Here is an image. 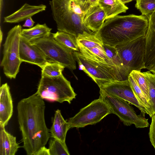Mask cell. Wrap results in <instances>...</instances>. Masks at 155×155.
Instances as JSON below:
<instances>
[{"instance_id":"cell-1","label":"cell","mask_w":155,"mask_h":155,"mask_svg":"<svg viewBox=\"0 0 155 155\" xmlns=\"http://www.w3.org/2000/svg\"><path fill=\"white\" fill-rule=\"evenodd\" d=\"M45 108L43 99L36 93L18 103V121L23 147L28 155H36L49 139L45 120Z\"/></svg>"},{"instance_id":"cell-2","label":"cell","mask_w":155,"mask_h":155,"mask_svg":"<svg viewBox=\"0 0 155 155\" xmlns=\"http://www.w3.org/2000/svg\"><path fill=\"white\" fill-rule=\"evenodd\" d=\"M148 23L144 15H117L106 19L95 35L104 44L115 47L145 36Z\"/></svg>"},{"instance_id":"cell-3","label":"cell","mask_w":155,"mask_h":155,"mask_svg":"<svg viewBox=\"0 0 155 155\" xmlns=\"http://www.w3.org/2000/svg\"><path fill=\"white\" fill-rule=\"evenodd\" d=\"M49 4L58 31L77 37L84 31L94 33L84 25V13L78 0H51Z\"/></svg>"},{"instance_id":"cell-4","label":"cell","mask_w":155,"mask_h":155,"mask_svg":"<svg viewBox=\"0 0 155 155\" xmlns=\"http://www.w3.org/2000/svg\"><path fill=\"white\" fill-rule=\"evenodd\" d=\"M74 54L80 69L97 84L102 82L128 79L120 68L114 64L88 58L79 52L74 51Z\"/></svg>"},{"instance_id":"cell-5","label":"cell","mask_w":155,"mask_h":155,"mask_svg":"<svg viewBox=\"0 0 155 155\" xmlns=\"http://www.w3.org/2000/svg\"><path fill=\"white\" fill-rule=\"evenodd\" d=\"M36 93L43 99L69 104L77 95L62 74L56 77H41Z\"/></svg>"},{"instance_id":"cell-6","label":"cell","mask_w":155,"mask_h":155,"mask_svg":"<svg viewBox=\"0 0 155 155\" xmlns=\"http://www.w3.org/2000/svg\"><path fill=\"white\" fill-rule=\"evenodd\" d=\"M22 30L20 25H15L8 32L3 44V56L0 66L8 78H15L22 61L19 56V43Z\"/></svg>"},{"instance_id":"cell-7","label":"cell","mask_w":155,"mask_h":155,"mask_svg":"<svg viewBox=\"0 0 155 155\" xmlns=\"http://www.w3.org/2000/svg\"><path fill=\"white\" fill-rule=\"evenodd\" d=\"M145 36L116 45L128 77L133 70L146 69L145 63Z\"/></svg>"},{"instance_id":"cell-8","label":"cell","mask_w":155,"mask_h":155,"mask_svg":"<svg viewBox=\"0 0 155 155\" xmlns=\"http://www.w3.org/2000/svg\"><path fill=\"white\" fill-rule=\"evenodd\" d=\"M31 42L42 51L49 61L58 63L70 69H76L74 51L56 41L52 33L48 37Z\"/></svg>"},{"instance_id":"cell-9","label":"cell","mask_w":155,"mask_h":155,"mask_svg":"<svg viewBox=\"0 0 155 155\" xmlns=\"http://www.w3.org/2000/svg\"><path fill=\"white\" fill-rule=\"evenodd\" d=\"M100 96L110 107L112 114L118 117L127 126L134 124L137 128H143L149 126L148 119L143 113L137 115L134 109L127 101L120 98L110 96L100 91Z\"/></svg>"},{"instance_id":"cell-10","label":"cell","mask_w":155,"mask_h":155,"mask_svg":"<svg viewBox=\"0 0 155 155\" xmlns=\"http://www.w3.org/2000/svg\"><path fill=\"white\" fill-rule=\"evenodd\" d=\"M111 114L109 106L100 96L81 109L75 116L70 118L68 122L70 129L82 128L96 124Z\"/></svg>"},{"instance_id":"cell-11","label":"cell","mask_w":155,"mask_h":155,"mask_svg":"<svg viewBox=\"0 0 155 155\" xmlns=\"http://www.w3.org/2000/svg\"><path fill=\"white\" fill-rule=\"evenodd\" d=\"M100 91L107 95L122 99L138 108L141 112L153 115L140 103L135 94L128 79L101 82L97 84Z\"/></svg>"},{"instance_id":"cell-12","label":"cell","mask_w":155,"mask_h":155,"mask_svg":"<svg viewBox=\"0 0 155 155\" xmlns=\"http://www.w3.org/2000/svg\"><path fill=\"white\" fill-rule=\"evenodd\" d=\"M19 51L20 58L22 62L37 65L41 69L47 62H50L39 48L21 36Z\"/></svg>"},{"instance_id":"cell-13","label":"cell","mask_w":155,"mask_h":155,"mask_svg":"<svg viewBox=\"0 0 155 155\" xmlns=\"http://www.w3.org/2000/svg\"><path fill=\"white\" fill-rule=\"evenodd\" d=\"M13 112V101L10 88L7 83L0 88V127H5L8 124Z\"/></svg>"},{"instance_id":"cell-14","label":"cell","mask_w":155,"mask_h":155,"mask_svg":"<svg viewBox=\"0 0 155 155\" xmlns=\"http://www.w3.org/2000/svg\"><path fill=\"white\" fill-rule=\"evenodd\" d=\"M106 18L104 11L97 3L91 7L85 14L83 22L87 29L95 33L101 28Z\"/></svg>"},{"instance_id":"cell-15","label":"cell","mask_w":155,"mask_h":155,"mask_svg":"<svg viewBox=\"0 0 155 155\" xmlns=\"http://www.w3.org/2000/svg\"><path fill=\"white\" fill-rule=\"evenodd\" d=\"M147 17L149 23L145 35V59L148 62L155 64V10Z\"/></svg>"},{"instance_id":"cell-16","label":"cell","mask_w":155,"mask_h":155,"mask_svg":"<svg viewBox=\"0 0 155 155\" xmlns=\"http://www.w3.org/2000/svg\"><path fill=\"white\" fill-rule=\"evenodd\" d=\"M46 8V6L43 4L33 5L26 3L18 10L5 17L4 22L9 23H18L45 10Z\"/></svg>"},{"instance_id":"cell-17","label":"cell","mask_w":155,"mask_h":155,"mask_svg":"<svg viewBox=\"0 0 155 155\" xmlns=\"http://www.w3.org/2000/svg\"><path fill=\"white\" fill-rule=\"evenodd\" d=\"M70 129L68 122L63 118L60 110L57 109L55 111L50 130L51 137L65 142L66 134Z\"/></svg>"},{"instance_id":"cell-18","label":"cell","mask_w":155,"mask_h":155,"mask_svg":"<svg viewBox=\"0 0 155 155\" xmlns=\"http://www.w3.org/2000/svg\"><path fill=\"white\" fill-rule=\"evenodd\" d=\"M0 127V155H15L20 147L15 137Z\"/></svg>"},{"instance_id":"cell-19","label":"cell","mask_w":155,"mask_h":155,"mask_svg":"<svg viewBox=\"0 0 155 155\" xmlns=\"http://www.w3.org/2000/svg\"><path fill=\"white\" fill-rule=\"evenodd\" d=\"M97 4L104 11L106 19L125 12L128 9L120 0H99Z\"/></svg>"},{"instance_id":"cell-20","label":"cell","mask_w":155,"mask_h":155,"mask_svg":"<svg viewBox=\"0 0 155 155\" xmlns=\"http://www.w3.org/2000/svg\"><path fill=\"white\" fill-rule=\"evenodd\" d=\"M51 30L45 23L38 24L31 28L22 29L21 36L27 40L31 42L49 36L51 34Z\"/></svg>"},{"instance_id":"cell-21","label":"cell","mask_w":155,"mask_h":155,"mask_svg":"<svg viewBox=\"0 0 155 155\" xmlns=\"http://www.w3.org/2000/svg\"><path fill=\"white\" fill-rule=\"evenodd\" d=\"M95 33L92 34L84 31L79 34L77 37L78 47L87 48L103 47V43L95 35Z\"/></svg>"},{"instance_id":"cell-22","label":"cell","mask_w":155,"mask_h":155,"mask_svg":"<svg viewBox=\"0 0 155 155\" xmlns=\"http://www.w3.org/2000/svg\"><path fill=\"white\" fill-rule=\"evenodd\" d=\"M54 38L56 41L71 48L74 51L79 52L77 37L72 35L63 31H58L52 33Z\"/></svg>"},{"instance_id":"cell-23","label":"cell","mask_w":155,"mask_h":155,"mask_svg":"<svg viewBox=\"0 0 155 155\" xmlns=\"http://www.w3.org/2000/svg\"><path fill=\"white\" fill-rule=\"evenodd\" d=\"M78 47L80 52L88 58L114 64L106 55L103 47L89 48Z\"/></svg>"},{"instance_id":"cell-24","label":"cell","mask_w":155,"mask_h":155,"mask_svg":"<svg viewBox=\"0 0 155 155\" xmlns=\"http://www.w3.org/2000/svg\"><path fill=\"white\" fill-rule=\"evenodd\" d=\"M65 67L58 63L47 62L41 68V77H56L60 76Z\"/></svg>"},{"instance_id":"cell-25","label":"cell","mask_w":155,"mask_h":155,"mask_svg":"<svg viewBox=\"0 0 155 155\" xmlns=\"http://www.w3.org/2000/svg\"><path fill=\"white\" fill-rule=\"evenodd\" d=\"M146 79L148 89L149 102L153 115L155 114V74L150 71L143 72Z\"/></svg>"},{"instance_id":"cell-26","label":"cell","mask_w":155,"mask_h":155,"mask_svg":"<svg viewBox=\"0 0 155 155\" xmlns=\"http://www.w3.org/2000/svg\"><path fill=\"white\" fill-rule=\"evenodd\" d=\"M50 155H69L65 142L53 138L49 142L48 148Z\"/></svg>"},{"instance_id":"cell-27","label":"cell","mask_w":155,"mask_h":155,"mask_svg":"<svg viewBox=\"0 0 155 155\" xmlns=\"http://www.w3.org/2000/svg\"><path fill=\"white\" fill-rule=\"evenodd\" d=\"M128 80L137 97L142 104L147 108L153 116L154 115L150 104L147 101L142 90L137 85L133 77L130 74L129 75Z\"/></svg>"},{"instance_id":"cell-28","label":"cell","mask_w":155,"mask_h":155,"mask_svg":"<svg viewBox=\"0 0 155 155\" xmlns=\"http://www.w3.org/2000/svg\"><path fill=\"white\" fill-rule=\"evenodd\" d=\"M103 48L108 57L114 64L120 68L128 78L124 71L121 58L115 47L104 44Z\"/></svg>"},{"instance_id":"cell-29","label":"cell","mask_w":155,"mask_h":155,"mask_svg":"<svg viewBox=\"0 0 155 155\" xmlns=\"http://www.w3.org/2000/svg\"><path fill=\"white\" fill-rule=\"evenodd\" d=\"M129 74L131 75L134 79L143 92L147 101L149 103L147 83L143 73L141 72V71L133 70Z\"/></svg>"},{"instance_id":"cell-30","label":"cell","mask_w":155,"mask_h":155,"mask_svg":"<svg viewBox=\"0 0 155 155\" xmlns=\"http://www.w3.org/2000/svg\"><path fill=\"white\" fill-rule=\"evenodd\" d=\"M135 6L142 15L147 16L155 10V0H137Z\"/></svg>"},{"instance_id":"cell-31","label":"cell","mask_w":155,"mask_h":155,"mask_svg":"<svg viewBox=\"0 0 155 155\" xmlns=\"http://www.w3.org/2000/svg\"><path fill=\"white\" fill-rule=\"evenodd\" d=\"M99 0H81V7L84 13V16L88 10L92 6L97 4Z\"/></svg>"},{"instance_id":"cell-32","label":"cell","mask_w":155,"mask_h":155,"mask_svg":"<svg viewBox=\"0 0 155 155\" xmlns=\"http://www.w3.org/2000/svg\"><path fill=\"white\" fill-rule=\"evenodd\" d=\"M149 135L151 143L155 150V114L152 117Z\"/></svg>"},{"instance_id":"cell-33","label":"cell","mask_w":155,"mask_h":155,"mask_svg":"<svg viewBox=\"0 0 155 155\" xmlns=\"http://www.w3.org/2000/svg\"><path fill=\"white\" fill-rule=\"evenodd\" d=\"M25 21V23L23 25L24 27H31L33 26L35 23L31 17L28 18Z\"/></svg>"},{"instance_id":"cell-34","label":"cell","mask_w":155,"mask_h":155,"mask_svg":"<svg viewBox=\"0 0 155 155\" xmlns=\"http://www.w3.org/2000/svg\"><path fill=\"white\" fill-rule=\"evenodd\" d=\"M36 155H50L49 149L45 146L44 147L38 151Z\"/></svg>"},{"instance_id":"cell-35","label":"cell","mask_w":155,"mask_h":155,"mask_svg":"<svg viewBox=\"0 0 155 155\" xmlns=\"http://www.w3.org/2000/svg\"><path fill=\"white\" fill-rule=\"evenodd\" d=\"M124 4H125L129 3L133 0H120Z\"/></svg>"},{"instance_id":"cell-36","label":"cell","mask_w":155,"mask_h":155,"mask_svg":"<svg viewBox=\"0 0 155 155\" xmlns=\"http://www.w3.org/2000/svg\"><path fill=\"white\" fill-rule=\"evenodd\" d=\"M149 71L152 73L155 74V65Z\"/></svg>"},{"instance_id":"cell-37","label":"cell","mask_w":155,"mask_h":155,"mask_svg":"<svg viewBox=\"0 0 155 155\" xmlns=\"http://www.w3.org/2000/svg\"><path fill=\"white\" fill-rule=\"evenodd\" d=\"M0 46L1 45V43H2V36H3V34H2V31L1 30V29L0 30Z\"/></svg>"},{"instance_id":"cell-38","label":"cell","mask_w":155,"mask_h":155,"mask_svg":"<svg viewBox=\"0 0 155 155\" xmlns=\"http://www.w3.org/2000/svg\"><path fill=\"white\" fill-rule=\"evenodd\" d=\"M78 0V1L79 2H80V1L81 0Z\"/></svg>"}]
</instances>
